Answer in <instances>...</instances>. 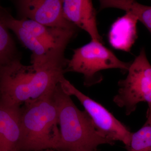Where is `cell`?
I'll return each mask as SVG.
<instances>
[{"instance_id":"1","label":"cell","mask_w":151,"mask_h":151,"mask_svg":"<svg viewBox=\"0 0 151 151\" xmlns=\"http://www.w3.org/2000/svg\"><path fill=\"white\" fill-rule=\"evenodd\" d=\"M65 55L36 67L21 62L0 66V103L21 106L52 91L66 73Z\"/></svg>"},{"instance_id":"2","label":"cell","mask_w":151,"mask_h":151,"mask_svg":"<svg viewBox=\"0 0 151 151\" xmlns=\"http://www.w3.org/2000/svg\"><path fill=\"white\" fill-rule=\"evenodd\" d=\"M54 89L38 99L26 102L21 108L19 151L58 148L60 135Z\"/></svg>"},{"instance_id":"3","label":"cell","mask_w":151,"mask_h":151,"mask_svg":"<svg viewBox=\"0 0 151 151\" xmlns=\"http://www.w3.org/2000/svg\"><path fill=\"white\" fill-rule=\"evenodd\" d=\"M53 97L60 127V141L57 150L97 151L101 145H114L115 142L100 134L88 113L77 108L60 82L55 88Z\"/></svg>"},{"instance_id":"4","label":"cell","mask_w":151,"mask_h":151,"mask_svg":"<svg viewBox=\"0 0 151 151\" xmlns=\"http://www.w3.org/2000/svg\"><path fill=\"white\" fill-rule=\"evenodd\" d=\"M127 72V77L118 82L119 90L113 101L125 109L127 116L135 111L139 103L146 102L148 109L145 124L151 126V64L145 48L141 49Z\"/></svg>"},{"instance_id":"5","label":"cell","mask_w":151,"mask_h":151,"mask_svg":"<svg viewBox=\"0 0 151 151\" xmlns=\"http://www.w3.org/2000/svg\"><path fill=\"white\" fill-rule=\"evenodd\" d=\"M71 59L68 60L66 72L81 73L84 76V84L91 86L103 80L102 70L119 69L124 72L129 70L132 62L120 60L113 52L103 43L91 40L89 43L73 50Z\"/></svg>"},{"instance_id":"6","label":"cell","mask_w":151,"mask_h":151,"mask_svg":"<svg viewBox=\"0 0 151 151\" xmlns=\"http://www.w3.org/2000/svg\"><path fill=\"white\" fill-rule=\"evenodd\" d=\"M60 83L65 93L75 96L83 105L100 134L113 142H122L125 147L129 145L132 133L128 127L116 119L103 105L76 88L64 76Z\"/></svg>"},{"instance_id":"7","label":"cell","mask_w":151,"mask_h":151,"mask_svg":"<svg viewBox=\"0 0 151 151\" xmlns=\"http://www.w3.org/2000/svg\"><path fill=\"white\" fill-rule=\"evenodd\" d=\"M14 2L18 19H29L50 27L79 29L64 17L62 0H17Z\"/></svg>"},{"instance_id":"8","label":"cell","mask_w":151,"mask_h":151,"mask_svg":"<svg viewBox=\"0 0 151 151\" xmlns=\"http://www.w3.org/2000/svg\"><path fill=\"white\" fill-rule=\"evenodd\" d=\"M0 21L15 34L19 40L32 52V65L39 67L52 60L65 55V50L53 49L45 45L25 29L12 15L8 10L1 6Z\"/></svg>"},{"instance_id":"9","label":"cell","mask_w":151,"mask_h":151,"mask_svg":"<svg viewBox=\"0 0 151 151\" xmlns=\"http://www.w3.org/2000/svg\"><path fill=\"white\" fill-rule=\"evenodd\" d=\"M63 12L65 18L88 33L92 40L103 43L97 28V14L92 1L63 0Z\"/></svg>"},{"instance_id":"10","label":"cell","mask_w":151,"mask_h":151,"mask_svg":"<svg viewBox=\"0 0 151 151\" xmlns=\"http://www.w3.org/2000/svg\"><path fill=\"white\" fill-rule=\"evenodd\" d=\"M21 108L0 103V151H19Z\"/></svg>"},{"instance_id":"11","label":"cell","mask_w":151,"mask_h":151,"mask_svg":"<svg viewBox=\"0 0 151 151\" xmlns=\"http://www.w3.org/2000/svg\"><path fill=\"white\" fill-rule=\"evenodd\" d=\"M17 19L23 27L47 47L53 49L65 50L68 45L76 35L79 30L50 27L27 19Z\"/></svg>"},{"instance_id":"12","label":"cell","mask_w":151,"mask_h":151,"mask_svg":"<svg viewBox=\"0 0 151 151\" xmlns=\"http://www.w3.org/2000/svg\"><path fill=\"white\" fill-rule=\"evenodd\" d=\"M137 17L129 12L114 22L108 34V40L113 48L130 52L138 37Z\"/></svg>"},{"instance_id":"13","label":"cell","mask_w":151,"mask_h":151,"mask_svg":"<svg viewBox=\"0 0 151 151\" xmlns=\"http://www.w3.org/2000/svg\"><path fill=\"white\" fill-rule=\"evenodd\" d=\"M100 4L101 10L118 9L133 14L151 34V6L142 4L133 0H101Z\"/></svg>"},{"instance_id":"14","label":"cell","mask_w":151,"mask_h":151,"mask_svg":"<svg viewBox=\"0 0 151 151\" xmlns=\"http://www.w3.org/2000/svg\"><path fill=\"white\" fill-rule=\"evenodd\" d=\"M22 53L17 48L10 29L0 21V66L21 62Z\"/></svg>"},{"instance_id":"15","label":"cell","mask_w":151,"mask_h":151,"mask_svg":"<svg viewBox=\"0 0 151 151\" xmlns=\"http://www.w3.org/2000/svg\"><path fill=\"white\" fill-rule=\"evenodd\" d=\"M127 151H151V126L147 124L137 132L132 133Z\"/></svg>"},{"instance_id":"16","label":"cell","mask_w":151,"mask_h":151,"mask_svg":"<svg viewBox=\"0 0 151 151\" xmlns=\"http://www.w3.org/2000/svg\"><path fill=\"white\" fill-rule=\"evenodd\" d=\"M37 151H60L57 150H54V149H47V150H42Z\"/></svg>"}]
</instances>
